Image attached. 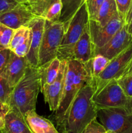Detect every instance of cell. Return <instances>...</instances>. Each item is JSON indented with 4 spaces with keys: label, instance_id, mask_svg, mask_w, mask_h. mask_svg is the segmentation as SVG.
Here are the masks:
<instances>
[{
    "label": "cell",
    "instance_id": "33",
    "mask_svg": "<svg viewBox=\"0 0 132 133\" xmlns=\"http://www.w3.org/2000/svg\"><path fill=\"white\" fill-rule=\"evenodd\" d=\"M124 26L128 32L132 35V0L124 19Z\"/></svg>",
    "mask_w": 132,
    "mask_h": 133
},
{
    "label": "cell",
    "instance_id": "9",
    "mask_svg": "<svg viewBox=\"0 0 132 133\" xmlns=\"http://www.w3.org/2000/svg\"><path fill=\"white\" fill-rule=\"evenodd\" d=\"M124 25V21L119 14L113 17L104 26H101L95 20L89 19V32L95 50L107 44Z\"/></svg>",
    "mask_w": 132,
    "mask_h": 133
},
{
    "label": "cell",
    "instance_id": "6",
    "mask_svg": "<svg viewBox=\"0 0 132 133\" xmlns=\"http://www.w3.org/2000/svg\"><path fill=\"white\" fill-rule=\"evenodd\" d=\"M131 65L132 42L121 53L110 60L106 68L94 79V94L99 92L111 81L119 79L129 70Z\"/></svg>",
    "mask_w": 132,
    "mask_h": 133
},
{
    "label": "cell",
    "instance_id": "1",
    "mask_svg": "<svg viewBox=\"0 0 132 133\" xmlns=\"http://www.w3.org/2000/svg\"><path fill=\"white\" fill-rule=\"evenodd\" d=\"M94 92L93 81L80 89L62 119L56 123L60 132L83 133L87 125L97 118V109L92 100Z\"/></svg>",
    "mask_w": 132,
    "mask_h": 133
},
{
    "label": "cell",
    "instance_id": "5",
    "mask_svg": "<svg viewBox=\"0 0 132 133\" xmlns=\"http://www.w3.org/2000/svg\"><path fill=\"white\" fill-rule=\"evenodd\" d=\"M64 31V24L62 22L45 20L43 34L39 51L38 67L56 58Z\"/></svg>",
    "mask_w": 132,
    "mask_h": 133
},
{
    "label": "cell",
    "instance_id": "18",
    "mask_svg": "<svg viewBox=\"0 0 132 133\" xmlns=\"http://www.w3.org/2000/svg\"><path fill=\"white\" fill-rule=\"evenodd\" d=\"M25 119L32 133H60L50 120L38 115L35 110L27 112Z\"/></svg>",
    "mask_w": 132,
    "mask_h": 133
},
{
    "label": "cell",
    "instance_id": "25",
    "mask_svg": "<svg viewBox=\"0 0 132 133\" xmlns=\"http://www.w3.org/2000/svg\"><path fill=\"white\" fill-rule=\"evenodd\" d=\"M13 88H11L7 81L0 75V101L5 105L9 107L10 103V96Z\"/></svg>",
    "mask_w": 132,
    "mask_h": 133
},
{
    "label": "cell",
    "instance_id": "29",
    "mask_svg": "<svg viewBox=\"0 0 132 133\" xmlns=\"http://www.w3.org/2000/svg\"><path fill=\"white\" fill-rule=\"evenodd\" d=\"M31 36H32V33H31V35L26 39L25 41L23 44L18 45L17 48H16L13 51H12L14 52L16 55L18 56V57H26V56L27 55V54L28 53V51H29L30 50V48H31Z\"/></svg>",
    "mask_w": 132,
    "mask_h": 133
},
{
    "label": "cell",
    "instance_id": "19",
    "mask_svg": "<svg viewBox=\"0 0 132 133\" xmlns=\"http://www.w3.org/2000/svg\"><path fill=\"white\" fill-rule=\"evenodd\" d=\"M60 64L61 61L56 57L48 63L38 68L40 77V89L52 84L56 80L59 74Z\"/></svg>",
    "mask_w": 132,
    "mask_h": 133
},
{
    "label": "cell",
    "instance_id": "37",
    "mask_svg": "<svg viewBox=\"0 0 132 133\" xmlns=\"http://www.w3.org/2000/svg\"><path fill=\"white\" fill-rule=\"evenodd\" d=\"M107 133H114V132H111V131H107Z\"/></svg>",
    "mask_w": 132,
    "mask_h": 133
},
{
    "label": "cell",
    "instance_id": "15",
    "mask_svg": "<svg viewBox=\"0 0 132 133\" xmlns=\"http://www.w3.org/2000/svg\"><path fill=\"white\" fill-rule=\"evenodd\" d=\"M35 17L23 3H19L11 10L0 14V23L16 30L27 26Z\"/></svg>",
    "mask_w": 132,
    "mask_h": 133
},
{
    "label": "cell",
    "instance_id": "28",
    "mask_svg": "<svg viewBox=\"0 0 132 133\" xmlns=\"http://www.w3.org/2000/svg\"><path fill=\"white\" fill-rule=\"evenodd\" d=\"M83 133H107V130L95 118L87 125Z\"/></svg>",
    "mask_w": 132,
    "mask_h": 133
},
{
    "label": "cell",
    "instance_id": "22",
    "mask_svg": "<svg viewBox=\"0 0 132 133\" xmlns=\"http://www.w3.org/2000/svg\"><path fill=\"white\" fill-rule=\"evenodd\" d=\"M31 33L32 31L31 28L28 26H22L14 30L8 49H10V51H13L18 45L23 44L26 39L31 35Z\"/></svg>",
    "mask_w": 132,
    "mask_h": 133
},
{
    "label": "cell",
    "instance_id": "4",
    "mask_svg": "<svg viewBox=\"0 0 132 133\" xmlns=\"http://www.w3.org/2000/svg\"><path fill=\"white\" fill-rule=\"evenodd\" d=\"M89 17L85 2L79 8L65 28L64 35L58 48L57 58L60 61L72 59L74 47L89 23Z\"/></svg>",
    "mask_w": 132,
    "mask_h": 133
},
{
    "label": "cell",
    "instance_id": "21",
    "mask_svg": "<svg viewBox=\"0 0 132 133\" xmlns=\"http://www.w3.org/2000/svg\"><path fill=\"white\" fill-rule=\"evenodd\" d=\"M117 14L119 12L115 0H106L100 7L95 21L101 26H104Z\"/></svg>",
    "mask_w": 132,
    "mask_h": 133
},
{
    "label": "cell",
    "instance_id": "10",
    "mask_svg": "<svg viewBox=\"0 0 132 133\" xmlns=\"http://www.w3.org/2000/svg\"><path fill=\"white\" fill-rule=\"evenodd\" d=\"M23 4L36 17L50 22L59 21L62 9L61 0H28Z\"/></svg>",
    "mask_w": 132,
    "mask_h": 133
},
{
    "label": "cell",
    "instance_id": "13",
    "mask_svg": "<svg viewBox=\"0 0 132 133\" xmlns=\"http://www.w3.org/2000/svg\"><path fill=\"white\" fill-rule=\"evenodd\" d=\"M45 23V19L35 17L27 25V26L31 28L32 36L31 48L26 58L30 66L35 68H38L39 51L43 34Z\"/></svg>",
    "mask_w": 132,
    "mask_h": 133
},
{
    "label": "cell",
    "instance_id": "32",
    "mask_svg": "<svg viewBox=\"0 0 132 133\" xmlns=\"http://www.w3.org/2000/svg\"><path fill=\"white\" fill-rule=\"evenodd\" d=\"M19 3L14 0H0V14L11 10Z\"/></svg>",
    "mask_w": 132,
    "mask_h": 133
},
{
    "label": "cell",
    "instance_id": "16",
    "mask_svg": "<svg viewBox=\"0 0 132 133\" xmlns=\"http://www.w3.org/2000/svg\"><path fill=\"white\" fill-rule=\"evenodd\" d=\"M94 52L95 48L91 38L88 23L74 47L72 59L76 60L82 64H87L94 57Z\"/></svg>",
    "mask_w": 132,
    "mask_h": 133
},
{
    "label": "cell",
    "instance_id": "31",
    "mask_svg": "<svg viewBox=\"0 0 132 133\" xmlns=\"http://www.w3.org/2000/svg\"><path fill=\"white\" fill-rule=\"evenodd\" d=\"M11 51L8 48L0 46V72L7 63Z\"/></svg>",
    "mask_w": 132,
    "mask_h": 133
},
{
    "label": "cell",
    "instance_id": "24",
    "mask_svg": "<svg viewBox=\"0 0 132 133\" xmlns=\"http://www.w3.org/2000/svg\"><path fill=\"white\" fill-rule=\"evenodd\" d=\"M116 81L124 94L128 97L132 98V65L129 70Z\"/></svg>",
    "mask_w": 132,
    "mask_h": 133
},
{
    "label": "cell",
    "instance_id": "2",
    "mask_svg": "<svg viewBox=\"0 0 132 133\" xmlns=\"http://www.w3.org/2000/svg\"><path fill=\"white\" fill-rule=\"evenodd\" d=\"M91 81H93L91 73L90 61L87 64H82L75 59L67 60L61 101L53 116L56 123L62 119L80 89Z\"/></svg>",
    "mask_w": 132,
    "mask_h": 133
},
{
    "label": "cell",
    "instance_id": "36",
    "mask_svg": "<svg viewBox=\"0 0 132 133\" xmlns=\"http://www.w3.org/2000/svg\"><path fill=\"white\" fill-rule=\"evenodd\" d=\"M0 106H2V107H6V108H8V109H10V108H9V107H7V106H6V105H4V104L3 103L1 102V101H0Z\"/></svg>",
    "mask_w": 132,
    "mask_h": 133
},
{
    "label": "cell",
    "instance_id": "34",
    "mask_svg": "<svg viewBox=\"0 0 132 133\" xmlns=\"http://www.w3.org/2000/svg\"><path fill=\"white\" fill-rule=\"evenodd\" d=\"M10 109L0 106V130L3 128L5 122V116Z\"/></svg>",
    "mask_w": 132,
    "mask_h": 133
},
{
    "label": "cell",
    "instance_id": "8",
    "mask_svg": "<svg viewBox=\"0 0 132 133\" xmlns=\"http://www.w3.org/2000/svg\"><path fill=\"white\" fill-rule=\"evenodd\" d=\"M97 118L107 131L132 133V113L122 108L97 109Z\"/></svg>",
    "mask_w": 132,
    "mask_h": 133
},
{
    "label": "cell",
    "instance_id": "35",
    "mask_svg": "<svg viewBox=\"0 0 132 133\" xmlns=\"http://www.w3.org/2000/svg\"><path fill=\"white\" fill-rule=\"evenodd\" d=\"M14 1H17V2H18L19 3H25L26 2V1H28V0H14Z\"/></svg>",
    "mask_w": 132,
    "mask_h": 133
},
{
    "label": "cell",
    "instance_id": "20",
    "mask_svg": "<svg viewBox=\"0 0 132 133\" xmlns=\"http://www.w3.org/2000/svg\"><path fill=\"white\" fill-rule=\"evenodd\" d=\"M86 0H61L62 9L59 21L64 24V29Z\"/></svg>",
    "mask_w": 132,
    "mask_h": 133
},
{
    "label": "cell",
    "instance_id": "7",
    "mask_svg": "<svg viewBox=\"0 0 132 133\" xmlns=\"http://www.w3.org/2000/svg\"><path fill=\"white\" fill-rule=\"evenodd\" d=\"M97 109L122 108L132 113V98L124 94L116 80L107 83L92 97Z\"/></svg>",
    "mask_w": 132,
    "mask_h": 133
},
{
    "label": "cell",
    "instance_id": "27",
    "mask_svg": "<svg viewBox=\"0 0 132 133\" xmlns=\"http://www.w3.org/2000/svg\"><path fill=\"white\" fill-rule=\"evenodd\" d=\"M105 1L106 0H86L85 1L89 19L95 20L98 10Z\"/></svg>",
    "mask_w": 132,
    "mask_h": 133
},
{
    "label": "cell",
    "instance_id": "14",
    "mask_svg": "<svg viewBox=\"0 0 132 133\" xmlns=\"http://www.w3.org/2000/svg\"><path fill=\"white\" fill-rule=\"evenodd\" d=\"M66 62L67 61H61L59 74L56 80L52 84L46 86L41 90L45 101L48 104L50 110L54 112L58 109L61 101Z\"/></svg>",
    "mask_w": 132,
    "mask_h": 133
},
{
    "label": "cell",
    "instance_id": "30",
    "mask_svg": "<svg viewBox=\"0 0 132 133\" xmlns=\"http://www.w3.org/2000/svg\"><path fill=\"white\" fill-rule=\"evenodd\" d=\"M119 16L124 22L126 15L130 5L131 0H115Z\"/></svg>",
    "mask_w": 132,
    "mask_h": 133
},
{
    "label": "cell",
    "instance_id": "17",
    "mask_svg": "<svg viewBox=\"0 0 132 133\" xmlns=\"http://www.w3.org/2000/svg\"><path fill=\"white\" fill-rule=\"evenodd\" d=\"M0 133H32L25 117L18 110L10 108L5 116Z\"/></svg>",
    "mask_w": 132,
    "mask_h": 133
},
{
    "label": "cell",
    "instance_id": "26",
    "mask_svg": "<svg viewBox=\"0 0 132 133\" xmlns=\"http://www.w3.org/2000/svg\"><path fill=\"white\" fill-rule=\"evenodd\" d=\"M14 30L0 23V46L8 48Z\"/></svg>",
    "mask_w": 132,
    "mask_h": 133
},
{
    "label": "cell",
    "instance_id": "23",
    "mask_svg": "<svg viewBox=\"0 0 132 133\" xmlns=\"http://www.w3.org/2000/svg\"><path fill=\"white\" fill-rule=\"evenodd\" d=\"M110 60L101 54H96L90 61V68L92 79L94 80L106 68Z\"/></svg>",
    "mask_w": 132,
    "mask_h": 133
},
{
    "label": "cell",
    "instance_id": "11",
    "mask_svg": "<svg viewBox=\"0 0 132 133\" xmlns=\"http://www.w3.org/2000/svg\"><path fill=\"white\" fill-rule=\"evenodd\" d=\"M29 66L26 57H20L11 51L7 63L0 72V75L13 88L23 78Z\"/></svg>",
    "mask_w": 132,
    "mask_h": 133
},
{
    "label": "cell",
    "instance_id": "3",
    "mask_svg": "<svg viewBox=\"0 0 132 133\" xmlns=\"http://www.w3.org/2000/svg\"><path fill=\"white\" fill-rule=\"evenodd\" d=\"M41 88L38 68L28 66L24 76L13 88L10 99V109L18 110L23 116L36 109L38 95Z\"/></svg>",
    "mask_w": 132,
    "mask_h": 133
},
{
    "label": "cell",
    "instance_id": "12",
    "mask_svg": "<svg viewBox=\"0 0 132 133\" xmlns=\"http://www.w3.org/2000/svg\"><path fill=\"white\" fill-rule=\"evenodd\" d=\"M131 42L132 35L128 32L124 25L107 44L96 49L94 55L101 54L111 60L129 46Z\"/></svg>",
    "mask_w": 132,
    "mask_h": 133
}]
</instances>
